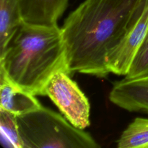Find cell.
Listing matches in <instances>:
<instances>
[{"mask_svg":"<svg viewBox=\"0 0 148 148\" xmlns=\"http://www.w3.org/2000/svg\"><path fill=\"white\" fill-rule=\"evenodd\" d=\"M146 0H85L62 27L69 69L98 77L110 74L107 59L141 16Z\"/></svg>","mask_w":148,"mask_h":148,"instance_id":"6da1fadb","label":"cell"},{"mask_svg":"<svg viewBox=\"0 0 148 148\" xmlns=\"http://www.w3.org/2000/svg\"><path fill=\"white\" fill-rule=\"evenodd\" d=\"M0 67L23 90L45 96L46 85L55 74L72 75L62 28L23 21L0 55Z\"/></svg>","mask_w":148,"mask_h":148,"instance_id":"7a4b0ae2","label":"cell"},{"mask_svg":"<svg viewBox=\"0 0 148 148\" xmlns=\"http://www.w3.org/2000/svg\"><path fill=\"white\" fill-rule=\"evenodd\" d=\"M23 148H98L93 137L56 111L42 106L17 116Z\"/></svg>","mask_w":148,"mask_h":148,"instance_id":"3957f363","label":"cell"},{"mask_svg":"<svg viewBox=\"0 0 148 148\" xmlns=\"http://www.w3.org/2000/svg\"><path fill=\"white\" fill-rule=\"evenodd\" d=\"M47 95L62 115L73 126L85 130L90 126V106L88 98L70 75L64 72L55 74L45 89Z\"/></svg>","mask_w":148,"mask_h":148,"instance_id":"277c9868","label":"cell"},{"mask_svg":"<svg viewBox=\"0 0 148 148\" xmlns=\"http://www.w3.org/2000/svg\"><path fill=\"white\" fill-rule=\"evenodd\" d=\"M148 31V4L138 20L110 52L107 66L110 73L126 75Z\"/></svg>","mask_w":148,"mask_h":148,"instance_id":"5b68a950","label":"cell"},{"mask_svg":"<svg viewBox=\"0 0 148 148\" xmlns=\"http://www.w3.org/2000/svg\"><path fill=\"white\" fill-rule=\"evenodd\" d=\"M109 100L126 111L148 114V76L137 78L125 77L114 82Z\"/></svg>","mask_w":148,"mask_h":148,"instance_id":"8992f818","label":"cell"},{"mask_svg":"<svg viewBox=\"0 0 148 148\" xmlns=\"http://www.w3.org/2000/svg\"><path fill=\"white\" fill-rule=\"evenodd\" d=\"M35 96L14 83L0 67V108L17 116L24 115L42 107Z\"/></svg>","mask_w":148,"mask_h":148,"instance_id":"52a82bcc","label":"cell"},{"mask_svg":"<svg viewBox=\"0 0 148 148\" xmlns=\"http://www.w3.org/2000/svg\"><path fill=\"white\" fill-rule=\"evenodd\" d=\"M69 0H23L22 16L25 22L55 25L68 5Z\"/></svg>","mask_w":148,"mask_h":148,"instance_id":"ba28073f","label":"cell"},{"mask_svg":"<svg viewBox=\"0 0 148 148\" xmlns=\"http://www.w3.org/2000/svg\"><path fill=\"white\" fill-rule=\"evenodd\" d=\"M23 0H0V55L4 53L9 42L20 25Z\"/></svg>","mask_w":148,"mask_h":148,"instance_id":"9c48e42d","label":"cell"},{"mask_svg":"<svg viewBox=\"0 0 148 148\" xmlns=\"http://www.w3.org/2000/svg\"><path fill=\"white\" fill-rule=\"evenodd\" d=\"M119 148H148V119L137 117L129 124L119 140Z\"/></svg>","mask_w":148,"mask_h":148,"instance_id":"30bf717a","label":"cell"},{"mask_svg":"<svg viewBox=\"0 0 148 148\" xmlns=\"http://www.w3.org/2000/svg\"><path fill=\"white\" fill-rule=\"evenodd\" d=\"M0 135L4 147L23 148L19 133L17 116L0 108Z\"/></svg>","mask_w":148,"mask_h":148,"instance_id":"8fae6325","label":"cell"},{"mask_svg":"<svg viewBox=\"0 0 148 148\" xmlns=\"http://www.w3.org/2000/svg\"><path fill=\"white\" fill-rule=\"evenodd\" d=\"M145 76H148V31L125 77L137 78Z\"/></svg>","mask_w":148,"mask_h":148,"instance_id":"7c38bea8","label":"cell"},{"mask_svg":"<svg viewBox=\"0 0 148 148\" xmlns=\"http://www.w3.org/2000/svg\"><path fill=\"white\" fill-rule=\"evenodd\" d=\"M146 4H148V0H146Z\"/></svg>","mask_w":148,"mask_h":148,"instance_id":"4fadbf2b","label":"cell"}]
</instances>
